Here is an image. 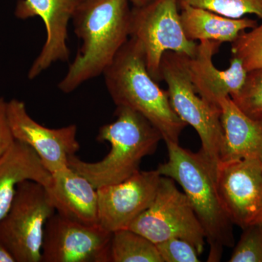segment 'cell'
Returning <instances> with one entry per match:
<instances>
[{"label":"cell","mask_w":262,"mask_h":262,"mask_svg":"<svg viewBox=\"0 0 262 262\" xmlns=\"http://www.w3.org/2000/svg\"><path fill=\"white\" fill-rule=\"evenodd\" d=\"M0 262H16L13 255L0 244Z\"/></svg>","instance_id":"cell-26"},{"label":"cell","mask_w":262,"mask_h":262,"mask_svg":"<svg viewBox=\"0 0 262 262\" xmlns=\"http://www.w3.org/2000/svg\"><path fill=\"white\" fill-rule=\"evenodd\" d=\"M78 0H18L15 15L25 19L39 16L47 32L46 42L34 60L28 78L34 80L55 62L67 61L70 50L67 47V27Z\"/></svg>","instance_id":"cell-13"},{"label":"cell","mask_w":262,"mask_h":262,"mask_svg":"<svg viewBox=\"0 0 262 262\" xmlns=\"http://www.w3.org/2000/svg\"><path fill=\"white\" fill-rule=\"evenodd\" d=\"M189 58L175 52L165 53L160 63V78L168 86L167 92L174 111L198 133L202 144L200 152L216 173L223 138L221 108L196 92L188 72Z\"/></svg>","instance_id":"cell-5"},{"label":"cell","mask_w":262,"mask_h":262,"mask_svg":"<svg viewBox=\"0 0 262 262\" xmlns=\"http://www.w3.org/2000/svg\"><path fill=\"white\" fill-rule=\"evenodd\" d=\"M222 44L213 40L200 41L195 55L188 61L189 78L196 92L218 106L223 98L238 94L248 74L242 61L235 56L231 58L227 70H220L215 67L213 58Z\"/></svg>","instance_id":"cell-14"},{"label":"cell","mask_w":262,"mask_h":262,"mask_svg":"<svg viewBox=\"0 0 262 262\" xmlns=\"http://www.w3.org/2000/svg\"><path fill=\"white\" fill-rule=\"evenodd\" d=\"M117 120L100 127L99 142H108L110 152L94 163L69 157L68 165L88 179L96 189L126 180L139 171L141 161L154 154L161 134L141 114L124 106H117Z\"/></svg>","instance_id":"cell-4"},{"label":"cell","mask_w":262,"mask_h":262,"mask_svg":"<svg viewBox=\"0 0 262 262\" xmlns=\"http://www.w3.org/2000/svg\"><path fill=\"white\" fill-rule=\"evenodd\" d=\"M178 0H150L131 11L130 37L144 51L149 75L157 82L165 53L175 52L193 58L198 44L185 36L181 22Z\"/></svg>","instance_id":"cell-7"},{"label":"cell","mask_w":262,"mask_h":262,"mask_svg":"<svg viewBox=\"0 0 262 262\" xmlns=\"http://www.w3.org/2000/svg\"><path fill=\"white\" fill-rule=\"evenodd\" d=\"M55 213L45 186L20 182L9 211L0 220V244L16 262H41L45 227Z\"/></svg>","instance_id":"cell-6"},{"label":"cell","mask_w":262,"mask_h":262,"mask_svg":"<svg viewBox=\"0 0 262 262\" xmlns=\"http://www.w3.org/2000/svg\"><path fill=\"white\" fill-rule=\"evenodd\" d=\"M229 262H262V226L253 224L244 229Z\"/></svg>","instance_id":"cell-23"},{"label":"cell","mask_w":262,"mask_h":262,"mask_svg":"<svg viewBox=\"0 0 262 262\" xmlns=\"http://www.w3.org/2000/svg\"><path fill=\"white\" fill-rule=\"evenodd\" d=\"M178 3L231 18H241L249 14L262 19V0H178Z\"/></svg>","instance_id":"cell-20"},{"label":"cell","mask_w":262,"mask_h":262,"mask_svg":"<svg viewBox=\"0 0 262 262\" xmlns=\"http://www.w3.org/2000/svg\"><path fill=\"white\" fill-rule=\"evenodd\" d=\"M166 146L168 161L157 170L182 187L204 229L210 248L208 261H220L224 248L234 246V236L233 223L219 194L216 173L200 151L192 152L177 143Z\"/></svg>","instance_id":"cell-3"},{"label":"cell","mask_w":262,"mask_h":262,"mask_svg":"<svg viewBox=\"0 0 262 262\" xmlns=\"http://www.w3.org/2000/svg\"><path fill=\"white\" fill-rule=\"evenodd\" d=\"M223 138L220 163L246 158L262 160V122L243 113L230 96L220 102Z\"/></svg>","instance_id":"cell-16"},{"label":"cell","mask_w":262,"mask_h":262,"mask_svg":"<svg viewBox=\"0 0 262 262\" xmlns=\"http://www.w3.org/2000/svg\"><path fill=\"white\" fill-rule=\"evenodd\" d=\"M51 178L37 153L30 146L15 140L0 158V220L9 211L20 182L34 181L46 187Z\"/></svg>","instance_id":"cell-17"},{"label":"cell","mask_w":262,"mask_h":262,"mask_svg":"<svg viewBox=\"0 0 262 262\" xmlns=\"http://www.w3.org/2000/svg\"><path fill=\"white\" fill-rule=\"evenodd\" d=\"M110 262H163L154 243L129 229L113 232Z\"/></svg>","instance_id":"cell-19"},{"label":"cell","mask_w":262,"mask_h":262,"mask_svg":"<svg viewBox=\"0 0 262 262\" xmlns=\"http://www.w3.org/2000/svg\"><path fill=\"white\" fill-rule=\"evenodd\" d=\"M163 262H199V253L185 239L171 238L155 244Z\"/></svg>","instance_id":"cell-24"},{"label":"cell","mask_w":262,"mask_h":262,"mask_svg":"<svg viewBox=\"0 0 262 262\" xmlns=\"http://www.w3.org/2000/svg\"><path fill=\"white\" fill-rule=\"evenodd\" d=\"M231 98L247 116L262 122V69L248 72L242 89Z\"/></svg>","instance_id":"cell-21"},{"label":"cell","mask_w":262,"mask_h":262,"mask_svg":"<svg viewBox=\"0 0 262 262\" xmlns=\"http://www.w3.org/2000/svg\"><path fill=\"white\" fill-rule=\"evenodd\" d=\"M258 223H260V225L262 226V213L261 215V217H260L259 220H258Z\"/></svg>","instance_id":"cell-28"},{"label":"cell","mask_w":262,"mask_h":262,"mask_svg":"<svg viewBox=\"0 0 262 262\" xmlns=\"http://www.w3.org/2000/svg\"><path fill=\"white\" fill-rule=\"evenodd\" d=\"M6 110L15 140L30 146L50 173L69 166V157L75 155L80 148L77 125L57 129L43 126L29 115L25 103L18 99L7 102Z\"/></svg>","instance_id":"cell-12"},{"label":"cell","mask_w":262,"mask_h":262,"mask_svg":"<svg viewBox=\"0 0 262 262\" xmlns=\"http://www.w3.org/2000/svg\"><path fill=\"white\" fill-rule=\"evenodd\" d=\"M7 102L0 98V158L10 149L15 139L7 116Z\"/></svg>","instance_id":"cell-25"},{"label":"cell","mask_w":262,"mask_h":262,"mask_svg":"<svg viewBox=\"0 0 262 262\" xmlns=\"http://www.w3.org/2000/svg\"><path fill=\"white\" fill-rule=\"evenodd\" d=\"M134 7H141L149 3L150 0H130Z\"/></svg>","instance_id":"cell-27"},{"label":"cell","mask_w":262,"mask_h":262,"mask_svg":"<svg viewBox=\"0 0 262 262\" xmlns=\"http://www.w3.org/2000/svg\"><path fill=\"white\" fill-rule=\"evenodd\" d=\"M113 233L55 213L45 227L41 262H110Z\"/></svg>","instance_id":"cell-9"},{"label":"cell","mask_w":262,"mask_h":262,"mask_svg":"<svg viewBox=\"0 0 262 262\" xmlns=\"http://www.w3.org/2000/svg\"><path fill=\"white\" fill-rule=\"evenodd\" d=\"M232 56L242 61L246 70L262 69V24L250 32H243L232 42Z\"/></svg>","instance_id":"cell-22"},{"label":"cell","mask_w":262,"mask_h":262,"mask_svg":"<svg viewBox=\"0 0 262 262\" xmlns=\"http://www.w3.org/2000/svg\"><path fill=\"white\" fill-rule=\"evenodd\" d=\"M46 187L56 213L70 220L98 225L97 189L70 166L51 174Z\"/></svg>","instance_id":"cell-15"},{"label":"cell","mask_w":262,"mask_h":262,"mask_svg":"<svg viewBox=\"0 0 262 262\" xmlns=\"http://www.w3.org/2000/svg\"><path fill=\"white\" fill-rule=\"evenodd\" d=\"M216 184L233 225L244 229L258 222L262 213V160L246 158L219 164Z\"/></svg>","instance_id":"cell-10"},{"label":"cell","mask_w":262,"mask_h":262,"mask_svg":"<svg viewBox=\"0 0 262 262\" xmlns=\"http://www.w3.org/2000/svg\"><path fill=\"white\" fill-rule=\"evenodd\" d=\"M131 11L129 0H78L72 19L82 45L60 91L70 94L103 75L130 38Z\"/></svg>","instance_id":"cell-1"},{"label":"cell","mask_w":262,"mask_h":262,"mask_svg":"<svg viewBox=\"0 0 262 262\" xmlns=\"http://www.w3.org/2000/svg\"><path fill=\"white\" fill-rule=\"evenodd\" d=\"M184 34L191 41L213 40L233 42L241 32L252 29L257 21L252 19L231 18L187 4L179 5Z\"/></svg>","instance_id":"cell-18"},{"label":"cell","mask_w":262,"mask_h":262,"mask_svg":"<svg viewBox=\"0 0 262 262\" xmlns=\"http://www.w3.org/2000/svg\"><path fill=\"white\" fill-rule=\"evenodd\" d=\"M161 177L157 169L139 170L123 182L98 188V225L112 233L128 229L154 201Z\"/></svg>","instance_id":"cell-11"},{"label":"cell","mask_w":262,"mask_h":262,"mask_svg":"<svg viewBox=\"0 0 262 262\" xmlns=\"http://www.w3.org/2000/svg\"><path fill=\"white\" fill-rule=\"evenodd\" d=\"M128 229L155 244L171 238L185 239L200 255L206 244L204 229L187 196L179 190L173 179L163 176L154 201Z\"/></svg>","instance_id":"cell-8"},{"label":"cell","mask_w":262,"mask_h":262,"mask_svg":"<svg viewBox=\"0 0 262 262\" xmlns=\"http://www.w3.org/2000/svg\"><path fill=\"white\" fill-rule=\"evenodd\" d=\"M103 75L117 106L143 115L159 130L165 144H179L187 125L174 111L167 91L160 89L149 75L144 51L135 38H129Z\"/></svg>","instance_id":"cell-2"}]
</instances>
